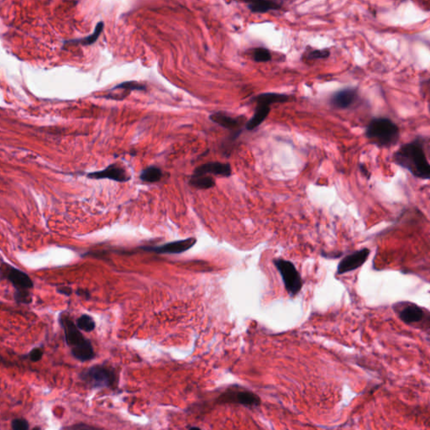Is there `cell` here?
Returning a JSON list of instances; mask_svg holds the SVG:
<instances>
[{
    "mask_svg": "<svg viewBox=\"0 0 430 430\" xmlns=\"http://www.w3.org/2000/svg\"><path fill=\"white\" fill-rule=\"evenodd\" d=\"M162 171L156 166H150L144 169L141 172L140 178L143 182L148 183H155L162 179Z\"/></svg>",
    "mask_w": 430,
    "mask_h": 430,
    "instance_id": "cell-18",
    "label": "cell"
},
{
    "mask_svg": "<svg viewBox=\"0 0 430 430\" xmlns=\"http://www.w3.org/2000/svg\"><path fill=\"white\" fill-rule=\"evenodd\" d=\"M1 278H6L11 283L16 292H26L34 287L32 280L26 273L6 263H2Z\"/></svg>",
    "mask_w": 430,
    "mask_h": 430,
    "instance_id": "cell-6",
    "label": "cell"
},
{
    "mask_svg": "<svg viewBox=\"0 0 430 430\" xmlns=\"http://www.w3.org/2000/svg\"><path fill=\"white\" fill-rule=\"evenodd\" d=\"M200 430V429H199V428L192 427V428H191V429H190V430Z\"/></svg>",
    "mask_w": 430,
    "mask_h": 430,
    "instance_id": "cell-31",
    "label": "cell"
},
{
    "mask_svg": "<svg viewBox=\"0 0 430 430\" xmlns=\"http://www.w3.org/2000/svg\"><path fill=\"white\" fill-rule=\"evenodd\" d=\"M197 239L195 238H188L177 241L169 242L159 246H146L142 248L145 251H151L157 254H181L189 251L196 244Z\"/></svg>",
    "mask_w": 430,
    "mask_h": 430,
    "instance_id": "cell-9",
    "label": "cell"
},
{
    "mask_svg": "<svg viewBox=\"0 0 430 430\" xmlns=\"http://www.w3.org/2000/svg\"><path fill=\"white\" fill-rule=\"evenodd\" d=\"M76 325L79 330L85 331V332H92L95 329V321L91 316L88 314H83L77 318L76 321Z\"/></svg>",
    "mask_w": 430,
    "mask_h": 430,
    "instance_id": "cell-21",
    "label": "cell"
},
{
    "mask_svg": "<svg viewBox=\"0 0 430 430\" xmlns=\"http://www.w3.org/2000/svg\"><path fill=\"white\" fill-rule=\"evenodd\" d=\"M359 167H360V168H359V169H360V171H361V172H362V173L364 174V175H365V176H366V177H369V171H367V169H366V168L365 167V166L360 165V166H359Z\"/></svg>",
    "mask_w": 430,
    "mask_h": 430,
    "instance_id": "cell-30",
    "label": "cell"
},
{
    "mask_svg": "<svg viewBox=\"0 0 430 430\" xmlns=\"http://www.w3.org/2000/svg\"><path fill=\"white\" fill-rule=\"evenodd\" d=\"M59 321L64 330L67 345L71 349L72 355L74 358L82 362L94 359L95 351L91 342L83 335L69 316L62 314L60 316Z\"/></svg>",
    "mask_w": 430,
    "mask_h": 430,
    "instance_id": "cell-2",
    "label": "cell"
},
{
    "mask_svg": "<svg viewBox=\"0 0 430 430\" xmlns=\"http://www.w3.org/2000/svg\"><path fill=\"white\" fill-rule=\"evenodd\" d=\"M189 184L197 189H212L215 186V180L210 176L194 177L191 176Z\"/></svg>",
    "mask_w": 430,
    "mask_h": 430,
    "instance_id": "cell-20",
    "label": "cell"
},
{
    "mask_svg": "<svg viewBox=\"0 0 430 430\" xmlns=\"http://www.w3.org/2000/svg\"><path fill=\"white\" fill-rule=\"evenodd\" d=\"M397 165L419 179L430 180V163L424 152V142L419 139L402 144L394 155Z\"/></svg>",
    "mask_w": 430,
    "mask_h": 430,
    "instance_id": "cell-1",
    "label": "cell"
},
{
    "mask_svg": "<svg viewBox=\"0 0 430 430\" xmlns=\"http://www.w3.org/2000/svg\"><path fill=\"white\" fill-rule=\"evenodd\" d=\"M41 430V429H40V428H39V427H36V428H35V429H34V430Z\"/></svg>",
    "mask_w": 430,
    "mask_h": 430,
    "instance_id": "cell-32",
    "label": "cell"
},
{
    "mask_svg": "<svg viewBox=\"0 0 430 430\" xmlns=\"http://www.w3.org/2000/svg\"><path fill=\"white\" fill-rule=\"evenodd\" d=\"M365 136L377 147L390 148L398 143L400 130L390 119H372L365 130Z\"/></svg>",
    "mask_w": 430,
    "mask_h": 430,
    "instance_id": "cell-3",
    "label": "cell"
},
{
    "mask_svg": "<svg viewBox=\"0 0 430 430\" xmlns=\"http://www.w3.org/2000/svg\"><path fill=\"white\" fill-rule=\"evenodd\" d=\"M87 177L91 179L113 180L118 183H126L130 180V174L127 172L122 166L119 165L117 163L109 165L102 171L90 172L87 175Z\"/></svg>",
    "mask_w": 430,
    "mask_h": 430,
    "instance_id": "cell-8",
    "label": "cell"
},
{
    "mask_svg": "<svg viewBox=\"0 0 430 430\" xmlns=\"http://www.w3.org/2000/svg\"><path fill=\"white\" fill-rule=\"evenodd\" d=\"M209 119L215 124L226 128L228 130H233L235 128L239 127L241 124L242 121H244L240 120V117L234 118L232 116L222 112L215 113L209 116Z\"/></svg>",
    "mask_w": 430,
    "mask_h": 430,
    "instance_id": "cell-14",
    "label": "cell"
},
{
    "mask_svg": "<svg viewBox=\"0 0 430 430\" xmlns=\"http://www.w3.org/2000/svg\"><path fill=\"white\" fill-rule=\"evenodd\" d=\"M63 430H101L97 428L93 427L90 425L85 424H78L72 425L71 427H68Z\"/></svg>",
    "mask_w": 430,
    "mask_h": 430,
    "instance_id": "cell-27",
    "label": "cell"
},
{
    "mask_svg": "<svg viewBox=\"0 0 430 430\" xmlns=\"http://www.w3.org/2000/svg\"><path fill=\"white\" fill-rule=\"evenodd\" d=\"M253 58L257 62H266L271 61V55L267 49L259 48L254 50Z\"/></svg>",
    "mask_w": 430,
    "mask_h": 430,
    "instance_id": "cell-23",
    "label": "cell"
},
{
    "mask_svg": "<svg viewBox=\"0 0 430 430\" xmlns=\"http://www.w3.org/2000/svg\"><path fill=\"white\" fill-rule=\"evenodd\" d=\"M232 170L231 166L229 163H221V162H209L203 165L197 167L194 170L192 176L194 177H201V176H207L208 174H212L216 176L229 177L231 176Z\"/></svg>",
    "mask_w": 430,
    "mask_h": 430,
    "instance_id": "cell-12",
    "label": "cell"
},
{
    "mask_svg": "<svg viewBox=\"0 0 430 430\" xmlns=\"http://www.w3.org/2000/svg\"><path fill=\"white\" fill-rule=\"evenodd\" d=\"M57 292L61 294L65 295V296H71L72 293V289L70 287L62 286L59 288H57Z\"/></svg>",
    "mask_w": 430,
    "mask_h": 430,
    "instance_id": "cell-28",
    "label": "cell"
},
{
    "mask_svg": "<svg viewBox=\"0 0 430 430\" xmlns=\"http://www.w3.org/2000/svg\"><path fill=\"white\" fill-rule=\"evenodd\" d=\"M274 265L283 278L287 292L291 297H294L303 287V280L298 270L291 262L286 260H274Z\"/></svg>",
    "mask_w": 430,
    "mask_h": 430,
    "instance_id": "cell-5",
    "label": "cell"
},
{
    "mask_svg": "<svg viewBox=\"0 0 430 430\" xmlns=\"http://www.w3.org/2000/svg\"><path fill=\"white\" fill-rule=\"evenodd\" d=\"M80 377L90 387L95 389L112 387L116 381L115 370L103 365H93L86 369L80 374Z\"/></svg>",
    "mask_w": 430,
    "mask_h": 430,
    "instance_id": "cell-4",
    "label": "cell"
},
{
    "mask_svg": "<svg viewBox=\"0 0 430 430\" xmlns=\"http://www.w3.org/2000/svg\"><path fill=\"white\" fill-rule=\"evenodd\" d=\"M330 55L329 49H323V50H312L308 56V59H326Z\"/></svg>",
    "mask_w": 430,
    "mask_h": 430,
    "instance_id": "cell-24",
    "label": "cell"
},
{
    "mask_svg": "<svg viewBox=\"0 0 430 430\" xmlns=\"http://www.w3.org/2000/svg\"><path fill=\"white\" fill-rule=\"evenodd\" d=\"M118 89H122V90H125L127 93H130V92L135 91V90H138V91L145 90L146 86L143 83H139L137 81H129V82H124L119 85L115 86V88L110 89L109 91H115V90H118Z\"/></svg>",
    "mask_w": 430,
    "mask_h": 430,
    "instance_id": "cell-22",
    "label": "cell"
},
{
    "mask_svg": "<svg viewBox=\"0 0 430 430\" xmlns=\"http://www.w3.org/2000/svg\"><path fill=\"white\" fill-rule=\"evenodd\" d=\"M403 306H398V310L396 312L398 313V318H400L404 324L407 325H413V324H420L424 318H425V312L423 308L418 306L417 304L412 303H404Z\"/></svg>",
    "mask_w": 430,
    "mask_h": 430,
    "instance_id": "cell-10",
    "label": "cell"
},
{
    "mask_svg": "<svg viewBox=\"0 0 430 430\" xmlns=\"http://www.w3.org/2000/svg\"><path fill=\"white\" fill-rule=\"evenodd\" d=\"M271 111V108L267 104L263 103H257V109L254 114L252 118L246 123V130H253L263 124V121L265 120L268 116L269 113Z\"/></svg>",
    "mask_w": 430,
    "mask_h": 430,
    "instance_id": "cell-15",
    "label": "cell"
},
{
    "mask_svg": "<svg viewBox=\"0 0 430 430\" xmlns=\"http://www.w3.org/2000/svg\"><path fill=\"white\" fill-rule=\"evenodd\" d=\"M358 98V90L354 88L342 89L330 98L331 105L335 109H345L350 108Z\"/></svg>",
    "mask_w": 430,
    "mask_h": 430,
    "instance_id": "cell-13",
    "label": "cell"
},
{
    "mask_svg": "<svg viewBox=\"0 0 430 430\" xmlns=\"http://www.w3.org/2000/svg\"><path fill=\"white\" fill-rule=\"evenodd\" d=\"M370 256V250L364 248L359 251H356L351 255H348L340 261L337 268V274L343 275L355 271L365 264Z\"/></svg>",
    "mask_w": 430,
    "mask_h": 430,
    "instance_id": "cell-7",
    "label": "cell"
},
{
    "mask_svg": "<svg viewBox=\"0 0 430 430\" xmlns=\"http://www.w3.org/2000/svg\"><path fill=\"white\" fill-rule=\"evenodd\" d=\"M248 8L253 13H266L271 10H277L281 8L279 3L269 0H257L248 3Z\"/></svg>",
    "mask_w": 430,
    "mask_h": 430,
    "instance_id": "cell-16",
    "label": "cell"
},
{
    "mask_svg": "<svg viewBox=\"0 0 430 430\" xmlns=\"http://www.w3.org/2000/svg\"><path fill=\"white\" fill-rule=\"evenodd\" d=\"M13 430H28L29 424L24 418H15L12 422Z\"/></svg>",
    "mask_w": 430,
    "mask_h": 430,
    "instance_id": "cell-25",
    "label": "cell"
},
{
    "mask_svg": "<svg viewBox=\"0 0 430 430\" xmlns=\"http://www.w3.org/2000/svg\"><path fill=\"white\" fill-rule=\"evenodd\" d=\"M257 103H263L271 106L273 103H286L289 100V97L286 95H281L276 93H266L258 95L253 99Z\"/></svg>",
    "mask_w": 430,
    "mask_h": 430,
    "instance_id": "cell-17",
    "label": "cell"
},
{
    "mask_svg": "<svg viewBox=\"0 0 430 430\" xmlns=\"http://www.w3.org/2000/svg\"><path fill=\"white\" fill-rule=\"evenodd\" d=\"M77 294L79 295V296H82L83 298H85L86 299H88V298H90V294H89V292L87 291V290H83V289H78L77 290Z\"/></svg>",
    "mask_w": 430,
    "mask_h": 430,
    "instance_id": "cell-29",
    "label": "cell"
},
{
    "mask_svg": "<svg viewBox=\"0 0 430 430\" xmlns=\"http://www.w3.org/2000/svg\"><path fill=\"white\" fill-rule=\"evenodd\" d=\"M42 356H43V351H42V349L41 348H36V349H33L32 351H30V354H29V358L33 362H37L40 359H42Z\"/></svg>",
    "mask_w": 430,
    "mask_h": 430,
    "instance_id": "cell-26",
    "label": "cell"
},
{
    "mask_svg": "<svg viewBox=\"0 0 430 430\" xmlns=\"http://www.w3.org/2000/svg\"><path fill=\"white\" fill-rule=\"evenodd\" d=\"M222 403H233L245 406H257L261 404V398L253 392L249 391H228L221 395Z\"/></svg>",
    "mask_w": 430,
    "mask_h": 430,
    "instance_id": "cell-11",
    "label": "cell"
},
{
    "mask_svg": "<svg viewBox=\"0 0 430 430\" xmlns=\"http://www.w3.org/2000/svg\"><path fill=\"white\" fill-rule=\"evenodd\" d=\"M103 25H104V24H103V21H100V22L97 23V25H96V28H95V31H94V33H93L92 35H90V36H86L84 38L78 39V40L67 41V42H64V45L80 43V44L83 45V46H90V45L94 44V43L96 42L97 38L99 37L101 33L103 31Z\"/></svg>",
    "mask_w": 430,
    "mask_h": 430,
    "instance_id": "cell-19",
    "label": "cell"
}]
</instances>
